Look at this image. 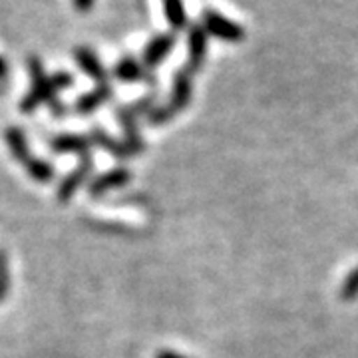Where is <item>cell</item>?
<instances>
[{"label":"cell","instance_id":"cell-1","mask_svg":"<svg viewBox=\"0 0 358 358\" xmlns=\"http://www.w3.org/2000/svg\"><path fill=\"white\" fill-rule=\"evenodd\" d=\"M74 86V76L66 70H58L56 74L46 76L42 82L32 84V88L28 90L24 98L20 100V112L22 114H32L34 110H38L40 106H48L54 98H58L60 92L72 88Z\"/></svg>","mask_w":358,"mask_h":358},{"label":"cell","instance_id":"cell-2","mask_svg":"<svg viewBox=\"0 0 358 358\" xmlns=\"http://www.w3.org/2000/svg\"><path fill=\"white\" fill-rule=\"evenodd\" d=\"M201 26L205 32L213 38L227 42V44H239L245 40V28L239 22L231 20L229 16L221 14L213 6H205L201 13Z\"/></svg>","mask_w":358,"mask_h":358},{"label":"cell","instance_id":"cell-3","mask_svg":"<svg viewBox=\"0 0 358 358\" xmlns=\"http://www.w3.org/2000/svg\"><path fill=\"white\" fill-rule=\"evenodd\" d=\"M92 171H94V157H92V154L80 157V164L76 166V169H72V171L58 183V187H56V199L62 205L70 203L72 197L88 183Z\"/></svg>","mask_w":358,"mask_h":358},{"label":"cell","instance_id":"cell-4","mask_svg":"<svg viewBox=\"0 0 358 358\" xmlns=\"http://www.w3.org/2000/svg\"><path fill=\"white\" fill-rule=\"evenodd\" d=\"M176 42H178L176 32H159L152 36L141 50V64L152 72L171 54V50L176 48Z\"/></svg>","mask_w":358,"mask_h":358},{"label":"cell","instance_id":"cell-5","mask_svg":"<svg viewBox=\"0 0 358 358\" xmlns=\"http://www.w3.org/2000/svg\"><path fill=\"white\" fill-rule=\"evenodd\" d=\"M207 48H209V34L205 32L201 22H192L187 28V64H185L192 74H197L203 68Z\"/></svg>","mask_w":358,"mask_h":358},{"label":"cell","instance_id":"cell-6","mask_svg":"<svg viewBox=\"0 0 358 358\" xmlns=\"http://www.w3.org/2000/svg\"><path fill=\"white\" fill-rule=\"evenodd\" d=\"M114 114L117 117V124L124 129V143L128 145L131 154L140 155L145 150V143L141 140L138 115L129 110V106H115Z\"/></svg>","mask_w":358,"mask_h":358},{"label":"cell","instance_id":"cell-7","mask_svg":"<svg viewBox=\"0 0 358 358\" xmlns=\"http://www.w3.org/2000/svg\"><path fill=\"white\" fill-rule=\"evenodd\" d=\"M112 76L120 82H126V84H136V82H154L155 84L154 72H150L141 64V60H138L136 56H129V54L115 62L112 68Z\"/></svg>","mask_w":358,"mask_h":358},{"label":"cell","instance_id":"cell-8","mask_svg":"<svg viewBox=\"0 0 358 358\" xmlns=\"http://www.w3.org/2000/svg\"><path fill=\"white\" fill-rule=\"evenodd\" d=\"M192 94L193 74L183 66V68H179L178 72L173 74V88H171V98H169L167 108H169L173 114L183 112V110L189 106V102H192Z\"/></svg>","mask_w":358,"mask_h":358},{"label":"cell","instance_id":"cell-9","mask_svg":"<svg viewBox=\"0 0 358 358\" xmlns=\"http://www.w3.org/2000/svg\"><path fill=\"white\" fill-rule=\"evenodd\" d=\"M129 179H131L129 169H126V167H114V169H110V171H106L102 176L88 181V193L92 197H102L106 193L128 185Z\"/></svg>","mask_w":358,"mask_h":358},{"label":"cell","instance_id":"cell-10","mask_svg":"<svg viewBox=\"0 0 358 358\" xmlns=\"http://www.w3.org/2000/svg\"><path fill=\"white\" fill-rule=\"evenodd\" d=\"M92 140L90 136L82 134H58L50 140V150L58 155H90L92 152Z\"/></svg>","mask_w":358,"mask_h":358},{"label":"cell","instance_id":"cell-11","mask_svg":"<svg viewBox=\"0 0 358 358\" xmlns=\"http://www.w3.org/2000/svg\"><path fill=\"white\" fill-rule=\"evenodd\" d=\"M74 60H76L78 68L86 76L92 78L94 82H98V84H106L108 82L110 72L106 70L102 60L98 58V54L92 50V48H88V46H78V48H74Z\"/></svg>","mask_w":358,"mask_h":358},{"label":"cell","instance_id":"cell-12","mask_svg":"<svg viewBox=\"0 0 358 358\" xmlns=\"http://www.w3.org/2000/svg\"><path fill=\"white\" fill-rule=\"evenodd\" d=\"M112 96H114V88H112V84L110 82H106V84H98L94 90H90L86 94H82L80 98L74 103V112L80 115H88L94 114L98 108H102L103 103H108L112 100Z\"/></svg>","mask_w":358,"mask_h":358},{"label":"cell","instance_id":"cell-13","mask_svg":"<svg viewBox=\"0 0 358 358\" xmlns=\"http://www.w3.org/2000/svg\"><path fill=\"white\" fill-rule=\"evenodd\" d=\"M90 140L94 145H98V148H102L103 152H108V154L115 157V159H128L131 157V152H129V148L124 143V141L115 140L114 136H110L106 129L102 128H92V131L88 134Z\"/></svg>","mask_w":358,"mask_h":358},{"label":"cell","instance_id":"cell-14","mask_svg":"<svg viewBox=\"0 0 358 358\" xmlns=\"http://www.w3.org/2000/svg\"><path fill=\"white\" fill-rule=\"evenodd\" d=\"M4 141L10 150L13 157L18 162V164H28L32 159V154H30V143H28V138L26 134L20 128L16 126H10V128L4 129Z\"/></svg>","mask_w":358,"mask_h":358},{"label":"cell","instance_id":"cell-15","mask_svg":"<svg viewBox=\"0 0 358 358\" xmlns=\"http://www.w3.org/2000/svg\"><path fill=\"white\" fill-rule=\"evenodd\" d=\"M162 8H164L167 24L171 26V32H181L189 28L192 22H189L183 0H162Z\"/></svg>","mask_w":358,"mask_h":358},{"label":"cell","instance_id":"cell-16","mask_svg":"<svg viewBox=\"0 0 358 358\" xmlns=\"http://www.w3.org/2000/svg\"><path fill=\"white\" fill-rule=\"evenodd\" d=\"M26 173L30 176V179H34L36 183H50L56 171L52 167L50 162L42 159V157H32L28 164H24Z\"/></svg>","mask_w":358,"mask_h":358},{"label":"cell","instance_id":"cell-17","mask_svg":"<svg viewBox=\"0 0 358 358\" xmlns=\"http://www.w3.org/2000/svg\"><path fill=\"white\" fill-rule=\"evenodd\" d=\"M10 291V267H8V257L0 249V303L8 296Z\"/></svg>","mask_w":358,"mask_h":358},{"label":"cell","instance_id":"cell-18","mask_svg":"<svg viewBox=\"0 0 358 358\" xmlns=\"http://www.w3.org/2000/svg\"><path fill=\"white\" fill-rule=\"evenodd\" d=\"M26 66H28V72H30V82H32V84L42 82L44 78L48 76V74H46V68H44V62L40 60V56H36V54H30V56H28Z\"/></svg>","mask_w":358,"mask_h":358},{"label":"cell","instance_id":"cell-19","mask_svg":"<svg viewBox=\"0 0 358 358\" xmlns=\"http://www.w3.org/2000/svg\"><path fill=\"white\" fill-rule=\"evenodd\" d=\"M155 106H157V103H155V94H148V96H143L140 100L131 102L129 110L136 115H145V117H148V114L154 110Z\"/></svg>","mask_w":358,"mask_h":358},{"label":"cell","instance_id":"cell-20","mask_svg":"<svg viewBox=\"0 0 358 358\" xmlns=\"http://www.w3.org/2000/svg\"><path fill=\"white\" fill-rule=\"evenodd\" d=\"M173 112L166 106H155L154 110L148 114V122L152 124V126H162V124H167V122H171V117H173Z\"/></svg>","mask_w":358,"mask_h":358},{"label":"cell","instance_id":"cell-21","mask_svg":"<svg viewBox=\"0 0 358 358\" xmlns=\"http://www.w3.org/2000/svg\"><path fill=\"white\" fill-rule=\"evenodd\" d=\"M358 293V268L346 279L345 287H343V299H352V296H357Z\"/></svg>","mask_w":358,"mask_h":358},{"label":"cell","instance_id":"cell-22","mask_svg":"<svg viewBox=\"0 0 358 358\" xmlns=\"http://www.w3.org/2000/svg\"><path fill=\"white\" fill-rule=\"evenodd\" d=\"M48 110H50L52 115H56V117H64L68 114V103H64L60 98H54L52 102H48Z\"/></svg>","mask_w":358,"mask_h":358},{"label":"cell","instance_id":"cell-23","mask_svg":"<svg viewBox=\"0 0 358 358\" xmlns=\"http://www.w3.org/2000/svg\"><path fill=\"white\" fill-rule=\"evenodd\" d=\"M72 2H74V8L82 14L90 13L94 8V4H96V0H72Z\"/></svg>","mask_w":358,"mask_h":358},{"label":"cell","instance_id":"cell-24","mask_svg":"<svg viewBox=\"0 0 358 358\" xmlns=\"http://www.w3.org/2000/svg\"><path fill=\"white\" fill-rule=\"evenodd\" d=\"M8 72H10V64H8V60L0 54V82H6Z\"/></svg>","mask_w":358,"mask_h":358},{"label":"cell","instance_id":"cell-25","mask_svg":"<svg viewBox=\"0 0 358 358\" xmlns=\"http://www.w3.org/2000/svg\"><path fill=\"white\" fill-rule=\"evenodd\" d=\"M155 358H187V357H181V355L173 352V350H162V352H157V357Z\"/></svg>","mask_w":358,"mask_h":358},{"label":"cell","instance_id":"cell-26","mask_svg":"<svg viewBox=\"0 0 358 358\" xmlns=\"http://www.w3.org/2000/svg\"><path fill=\"white\" fill-rule=\"evenodd\" d=\"M6 90H8V86H6V82H0V96H2V94H4Z\"/></svg>","mask_w":358,"mask_h":358}]
</instances>
